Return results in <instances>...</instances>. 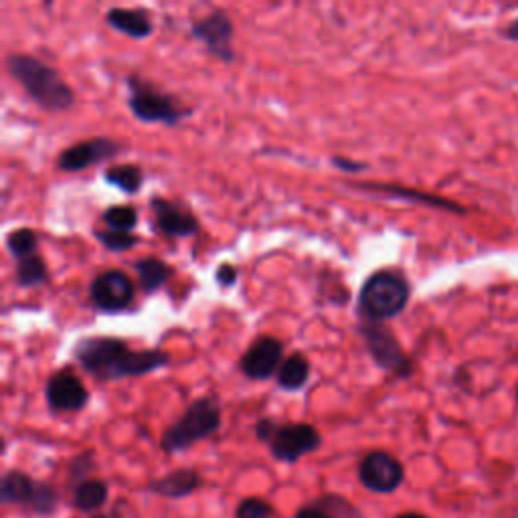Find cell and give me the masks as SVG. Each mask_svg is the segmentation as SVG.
<instances>
[{
  "label": "cell",
  "mask_w": 518,
  "mask_h": 518,
  "mask_svg": "<svg viewBox=\"0 0 518 518\" xmlns=\"http://www.w3.org/2000/svg\"><path fill=\"white\" fill-rule=\"evenodd\" d=\"M73 359L98 381H122L144 377L168 367L170 357L160 349L136 351L116 336H85L75 342Z\"/></svg>",
  "instance_id": "cell-1"
},
{
  "label": "cell",
  "mask_w": 518,
  "mask_h": 518,
  "mask_svg": "<svg viewBox=\"0 0 518 518\" xmlns=\"http://www.w3.org/2000/svg\"><path fill=\"white\" fill-rule=\"evenodd\" d=\"M5 65L27 98L41 110L61 114L75 106L73 90L53 65L27 53H9Z\"/></svg>",
  "instance_id": "cell-2"
},
{
  "label": "cell",
  "mask_w": 518,
  "mask_h": 518,
  "mask_svg": "<svg viewBox=\"0 0 518 518\" xmlns=\"http://www.w3.org/2000/svg\"><path fill=\"white\" fill-rule=\"evenodd\" d=\"M223 413L219 401L213 395L195 399L185 413L170 423L160 436V450L168 456L183 454L195 444L213 438L221 429Z\"/></svg>",
  "instance_id": "cell-3"
},
{
  "label": "cell",
  "mask_w": 518,
  "mask_h": 518,
  "mask_svg": "<svg viewBox=\"0 0 518 518\" xmlns=\"http://www.w3.org/2000/svg\"><path fill=\"white\" fill-rule=\"evenodd\" d=\"M255 440L270 448L276 462L296 464L322 448V434L312 423H278L272 417L257 419L253 425Z\"/></svg>",
  "instance_id": "cell-4"
},
{
  "label": "cell",
  "mask_w": 518,
  "mask_h": 518,
  "mask_svg": "<svg viewBox=\"0 0 518 518\" xmlns=\"http://www.w3.org/2000/svg\"><path fill=\"white\" fill-rule=\"evenodd\" d=\"M411 298L409 282L393 272L379 270L371 274L359 292V316L363 322H385L399 316Z\"/></svg>",
  "instance_id": "cell-5"
},
{
  "label": "cell",
  "mask_w": 518,
  "mask_h": 518,
  "mask_svg": "<svg viewBox=\"0 0 518 518\" xmlns=\"http://www.w3.org/2000/svg\"><path fill=\"white\" fill-rule=\"evenodd\" d=\"M128 85V108L132 116L142 124H162L166 128L179 126L193 114L191 108H183L175 96H170L156 85L136 75L126 77Z\"/></svg>",
  "instance_id": "cell-6"
},
{
  "label": "cell",
  "mask_w": 518,
  "mask_h": 518,
  "mask_svg": "<svg viewBox=\"0 0 518 518\" xmlns=\"http://www.w3.org/2000/svg\"><path fill=\"white\" fill-rule=\"evenodd\" d=\"M359 334L365 340V347L373 359V363L397 377V379H407L413 373V363L401 349V344L397 336L381 322H361L359 324Z\"/></svg>",
  "instance_id": "cell-7"
},
{
  "label": "cell",
  "mask_w": 518,
  "mask_h": 518,
  "mask_svg": "<svg viewBox=\"0 0 518 518\" xmlns=\"http://www.w3.org/2000/svg\"><path fill=\"white\" fill-rule=\"evenodd\" d=\"M191 37L203 43L205 49L221 63L231 65L235 61V49H233L235 25L227 11L215 9L207 17L195 21L191 25Z\"/></svg>",
  "instance_id": "cell-8"
},
{
  "label": "cell",
  "mask_w": 518,
  "mask_h": 518,
  "mask_svg": "<svg viewBox=\"0 0 518 518\" xmlns=\"http://www.w3.org/2000/svg\"><path fill=\"white\" fill-rule=\"evenodd\" d=\"M359 480L373 494H393L405 482V468L393 454L373 450L359 462Z\"/></svg>",
  "instance_id": "cell-9"
},
{
  "label": "cell",
  "mask_w": 518,
  "mask_h": 518,
  "mask_svg": "<svg viewBox=\"0 0 518 518\" xmlns=\"http://www.w3.org/2000/svg\"><path fill=\"white\" fill-rule=\"evenodd\" d=\"M134 282L122 270H108L90 284V302L98 312L120 314L134 302Z\"/></svg>",
  "instance_id": "cell-10"
},
{
  "label": "cell",
  "mask_w": 518,
  "mask_h": 518,
  "mask_svg": "<svg viewBox=\"0 0 518 518\" xmlns=\"http://www.w3.org/2000/svg\"><path fill=\"white\" fill-rule=\"evenodd\" d=\"M284 363V342L276 336H257L239 359L241 373L251 381H268Z\"/></svg>",
  "instance_id": "cell-11"
},
{
  "label": "cell",
  "mask_w": 518,
  "mask_h": 518,
  "mask_svg": "<svg viewBox=\"0 0 518 518\" xmlns=\"http://www.w3.org/2000/svg\"><path fill=\"white\" fill-rule=\"evenodd\" d=\"M150 211H152V229L166 239H187L197 235L201 229L199 219L179 201L152 197Z\"/></svg>",
  "instance_id": "cell-12"
},
{
  "label": "cell",
  "mask_w": 518,
  "mask_h": 518,
  "mask_svg": "<svg viewBox=\"0 0 518 518\" xmlns=\"http://www.w3.org/2000/svg\"><path fill=\"white\" fill-rule=\"evenodd\" d=\"M45 401L53 413H77L90 403V391L75 373L61 369L47 379Z\"/></svg>",
  "instance_id": "cell-13"
},
{
  "label": "cell",
  "mask_w": 518,
  "mask_h": 518,
  "mask_svg": "<svg viewBox=\"0 0 518 518\" xmlns=\"http://www.w3.org/2000/svg\"><path fill=\"white\" fill-rule=\"evenodd\" d=\"M122 152L120 142L108 138V136H98L77 142L69 148H65L59 154V168L63 172H81L90 166H96L100 162L114 160Z\"/></svg>",
  "instance_id": "cell-14"
},
{
  "label": "cell",
  "mask_w": 518,
  "mask_h": 518,
  "mask_svg": "<svg viewBox=\"0 0 518 518\" xmlns=\"http://www.w3.org/2000/svg\"><path fill=\"white\" fill-rule=\"evenodd\" d=\"M203 486V478L195 468H177L170 470L164 476H158L146 484L150 494L168 498V500H183L195 494Z\"/></svg>",
  "instance_id": "cell-15"
},
{
  "label": "cell",
  "mask_w": 518,
  "mask_h": 518,
  "mask_svg": "<svg viewBox=\"0 0 518 518\" xmlns=\"http://www.w3.org/2000/svg\"><path fill=\"white\" fill-rule=\"evenodd\" d=\"M39 484L41 480L33 478L31 474L19 468H11L0 480V502H3V506H21L27 512L35 500Z\"/></svg>",
  "instance_id": "cell-16"
},
{
  "label": "cell",
  "mask_w": 518,
  "mask_h": 518,
  "mask_svg": "<svg viewBox=\"0 0 518 518\" xmlns=\"http://www.w3.org/2000/svg\"><path fill=\"white\" fill-rule=\"evenodd\" d=\"M294 518H363L361 510L349 500L336 492H326L302 504Z\"/></svg>",
  "instance_id": "cell-17"
},
{
  "label": "cell",
  "mask_w": 518,
  "mask_h": 518,
  "mask_svg": "<svg viewBox=\"0 0 518 518\" xmlns=\"http://www.w3.org/2000/svg\"><path fill=\"white\" fill-rule=\"evenodd\" d=\"M106 23L108 27H112L114 31L142 41L148 39L154 31V21L152 15L144 9H126V7H112L106 13Z\"/></svg>",
  "instance_id": "cell-18"
},
{
  "label": "cell",
  "mask_w": 518,
  "mask_h": 518,
  "mask_svg": "<svg viewBox=\"0 0 518 518\" xmlns=\"http://www.w3.org/2000/svg\"><path fill=\"white\" fill-rule=\"evenodd\" d=\"M357 191H365V193H375V195H383L389 199H401V201H411V203H419V205H429V207H438V209H448L454 213H464L456 203L427 195L415 189H407V187H399V185H387V183H355L351 185Z\"/></svg>",
  "instance_id": "cell-19"
},
{
  "label": "cell",
  "mask_w": 518,
  "mask_h": 518,
  "mask_svg": "<svg viewBox=\"0 0 518 518\" xmlns=\"http://www.w3.org/2000/svg\"><path fill=\"white\" fill-rule=\"evenodd\" d=\"M110 500V484L102 478H90L77 484L69 494V504L73 510L83 514H96L104 510Z\"/></svg>",
  "instance_id": "cell-20"
},
{
  "label": "cell",
  "mask_w": 518,
  "mask_h": 518,
  "mask_svg": "<svg viewBox=\"0 0 518 518\" xmlns=\"http://www.w3.org/2000/svg\"><path fill=\"white\" fill-rule=\"evenodd\" d=\"M134 270L138 274V282L142 292L146 294H154L156 290H160L170 278H172V268L164 262V259L158 257H140L134 262Z\"/></svg>",
  "instance_id": "cell-21"
},
{
  "label": "cell",
  "mask_w": 518,
  "mask_h": 518,
  "mask_svg": "<svg viewBox=\"0 0 518 518\" xmlns=\"http://www.w3.org/2000/svg\"><path fill=\"white\" fill-rule=\"evenodd\" d=\"M104 181L124 195H136L144 187V170L138 164H112L104 170Z\"/></svg>",
  "instance_id": "cell-22"
},
{
  "label": "cell",
  "mask_w": 518,
  "mask_h": 518,
  "mask_svg": "<svg viewBox=\"0 0 518 518\" xmlns=\"http://www.w3.org/2000/svg\"><path fill=\"white\" fill-rule=\"evenodd\" d=\"M310 379V363L304 355L294 353L292 357L284 359L276 381L282 391H300Z\"/></svg>",
  "instance_id": "cell-23"
},
{
  "label": "cell",
  "mask_w": 518,
  "mask_h": 518,
  "mask_svg": "<svg viewBox=\"0 0 518 518\" xmlns=\"http://www.w3.org/2000/svg\"><path fill=\"white\" fill-rule=\"evenodd\" d=\"M15 282L19 288L29 290V288H39L45 286L49 282V270L47 264L39 255H31L23 262L17 264V272H15Z\"/></svg>",
  "instance_id": "cell-24"
},
{
  "label": "cell",
  "mask_w": 518,
  "mask_h": 518,
  "mask_svg": "<svg viewBox=\"0 0 518 518\" xmlns=\"http://www.w3.org/2000/svg\"><path fill=\"white\" fill-rule=\"evenodd\" d=\"M98 468V460H96V452L94 450H83L79 454H75L69 462H67V472H65V486L71 492L77 484L94 478L92 474Z\"/></svg>",
  "instance_id": "cell-25"
},
{
  "label": "cell",
  "mask_w": 518,
  "mask_h": 518,
  "mask_svg": "<svg viewBox=\"0 0 518 518\" xmlns=\"http://www.w3.org/2000/svg\"><path fill=\"white\" fill-rule=\"evenodd\" d=\"M5 245H7L9 255L19 264V262H23V259L31 257V255H37L39 239H37V233L33 229L21 227V229H15V231H11L7 235Z\"/></svg>",
  "instance_id": "cell-26"
},
{
  "label": "cell",
  "mask_w": 518,
  "mask_h": 518,
  "mask_svg": "<svg viewBox=\"0 0 518 518\" xmlns=\"http://www.w3.org/2000/svg\"><path fill=\"white\" fill-rule=\"evenodd\" d=\"M138 211L132 205H114L102 213V223L112 231L132 233L138 227Z\"/></svg>",
  "instance_id": "cell-27"
},
{
  "label": "cell",
  "mask_w": 518,
  "mask_h": 518,
  "mask_svg": "<svg viewBox=\"0 0 518 518\" xmlns=\"http://www.w3.org/2000/svg\"><path fill=\"white\" fill-rule=\"evenodd\" d=\"M235 518H276V508L266 498L247 496L239 500L235 508Z\"/></svg>",
  "instance_id": "cell-28"
},
{
  "label": "cell",
  "mask_w": 518,
  "mask_h": 518,
  "mask_svg": "<svg viewBox=\"0 0 518 518\" xmlns=\"http://www.w3.org/2000/svg\"><path fill=\"white\" fill-rule=\"evenodd\" d=\"M94 237L114 253H124L130 251L132 247L138 245V237L134 233H122V231H112V229H96Z\"/></svg>",
  "instance_id": "cell-29"
},
{
  "label": "cell",
  "mask_w": 518,
  "mask_h": 518,
  "mask_svg": "<svg viewBox=\"0 0 518 518\" xmlns=\"http://www.w3.org/2000/svg\"><path fill=\"white\" fill-rule=\"evenodd\" d=\"M330 162H332L334 168L347 172V175H361V172H367L371 168L367 162L353 160V158H347V156H338V154H334L330 158Z\"/></svg>",
  "instance_id": "cell-30"
},
{
  "label": "cell",
  "mask_w": 518,
  "mask_h": 518,
  "mask_svg": "<svg viewBox=\"0 0 518 518\" xmlns=\"http://www.w3.org/2000/svg\"><path fill=\"white\" fill-rule=\"evenodd\" d=\"M237 280H239V272H237V268L233 266V264H221L217 270H215V282H217V286L219 288H223V290H229V288H233L235 284H237Z\"/></svg>",
  "instance_id": "cell-31"
},
{
  "label": "cell",
  "mask_w": 518,
  "mask_h": 518,
  "mask_svg": "<svg viewBox=\"0 0 518 518\" xmlns=\"http://www.w3.org/2000/svg\"><path fill=\"white\" fill-rule=\"evenodd\" d=\"M88 518H124V512H122L118 506H114V508H108V510H100V512H96V514H90Z\"/></svg>",
  "instance_id": "cell-32"
},
{
  "label": "cell",
  "mask_w": 518,
  "mask_h": 518,
  "mask_svg": "<svg viewBox=\"0 0 518 518\" xmlns=\"http://www.w3.org/2000/svg\"><path fill=\"white\" fill-rule=\"evenodd\" d=\"M504 37H508L512 41H518V19L504 29Z\"/></svg>",
  "instance_id": "cell-33"
},
{
  "label": "cell",
  "mask_w": 518,
  "mask_h": 518,
  "mask_svg": "<svg viewBox=\"0 0 518 518\" xmlns=\"http://www.w3.org/2000/svg\"><path fill=\"white\" fill-rule=\"evenodd\" d=\"M395 518H427L425 514H419V512H401L397 514Z\"/></svg>",
  "instance_id": "cell-34"
},
{
  "label": "cell",
  "mask_w": 518,
  "mask_h": 518,
  "mask_svg": "<svg viewBox=\"0 0 518 518\" xmlns=\"http://www.w3.org/2000/svg\"><path fill=\"white\" fill-rule=\"evenodd\" d=\"M516 397H518V393H516Z\"/></svg>",
  "instance_id": "cell-35"
}]
</instances>
